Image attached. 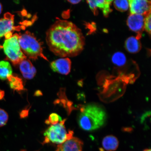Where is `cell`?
<instances>
[{
	"label": "cell",
	"mask_w": 151,
	"mask_h": 151,
	"mask_svg": "<svg viewBox=\"0 0 151 151\" xmlns=\"http://www.w3.org/2000/svg\"><path fill=\"white\" fill-rule=\"evenodd\" d=\"M46 41L51 51L62 58L78 55L85 45L80 28L72 22L59 19L47 31Z\"/></svg>",
	"instance_id": "obj_1"
},
{
	"label": "cell",
	"mask_w": 151,
	"mask_h": 151,
	"mask_svg": "<svg viewBox=\"0 0 151 151\" xmlns=\"http://www.w3.org/2000/svg\"><path fill=\"white\" fill-rule=\"evenodd\" d=\"M106 119V112L102 107L95 104H90L81 109L78 123L84 131H92L102 127Z\"/></svg>",
	"instance_id": "obj_2"
},
{
	"label": "cell",
	"mask_w": 151,
	"mask_h": 151,
	"mask_svg": "<svg viewBox=\"0 0 151 151\" xmlns=\"http://www.w3.org/2000/svg\"><path fill=\"white\" fill-rule=\"evenodd\" d=\"M18 41L22 52L29 59L36 60L40 57L48 61L43 54L42 43L37 40L34 34L27 31L19 34Z\"/></svg>",
	"instance_id": "obj_3"
},
{
	"label": "cell",
	"mask_w": 151,
	"mask_h": 151,
	"mask_svg": "<svg viewBox=\"0 0 151 151\" xmlns=\"http://www.w3.org/2000/svg\"><path fill=\"white\" fill-rule=\"evenodd\" d=\"M66 120L58 123L51 125L45 132L43 143H52L61 145L73 137V132L66 130L65 125Z\"/></svg>",
	"instance_id": "obj_4"
},
{
	"label": "cell",
	"mask_w": 151,
	"mask_h": 151,
	"mask_svg": "<svg viewBox=\"0 0 151 151\" xmlns=\"http://www.w3.org/2000/svg\"><path fill=\"white\" fill-rule=\"evenodd\" d=\"M19 34L16 33L5 40L3 45L4 51L8 60L14 65H17L27 59L22 52L18 41Z\"/></svg>",
	"instance_id": "obj_5"
},
{
	"label": "cell",
	"mask_w": 151,
	"mask_h": 151,
	"mask_svg": "<svg viewBox=\"0 0 151 151\" xmlns=\"http://www.w3.org/2000/svg\"><path fill=\"white\" fill-rule=\"evenodd\" d=\"M145 17L143 15L131 14L128 17L127 24L132 31L137 34L136 37L140 40L144 30V22Z\"/></svg>",
	"instance_id": "obj_6"
},
{
	"label": "cell",
	"mask_w": 151,
	"mask_h": 151,
	"mask_svg": "<svg viewBox=\"0 0 151 151\" xmlns=\"http://www.w3.org/2000/svg\"><path fill=\"white\" fill-rule=\"evenodd\" d=\"M131 14H137L146 16L151 12V2L147 0H129Z\"/></svg>",
	"instance_id": "obj_7"
},
{
	"label": "cell",
	"mask_w": 151,
	"mask_h": 151,
	"mask_svg": "<svg viewBox=\"0 0 151 151\" xmlns=\"http://www.w3.org/2000/svg\"><path fill=\"white\" fill-rule=\"evenodd\" d=\"M71 62L69 58H60L51 62V68L55 72L63 75H67L70 72Z\"/></svg>",
	"instance_id": "obj_8"
},
{
	"label": "cell",
	"mask_w": 151,
	"mask_h": 151,
	"mask_svg": "<svg viewBox=\"0 0 151 151\" xmlns=\"http://www.w3.org/2000/svg\"><path fill=\"white\" fill-rule=\"evenodd\" d=\"M14 16L7 12L4 18L0 19V38L9 34H12L14 29Z\"/></svg>",
	"instance_id": "obj_9"
},
{
	"label": "cell",
	"mask_w": 151,
	"mask_h": 151,
	"mask_svg": "<svg viewBox=\"0 0 151 151\" xmlns=\"http://www.w3.org/2000/svg\"><path fill=\"white\" fill-rule=\"evenodd\" d=\"M83 145L80 139L73 137L58 145L56 151H82Z\"/></svg>",
	"instance_id": "obj_10"
},
{
	"label": "cell",
	"mask_w": 151,
	"mask_h": 151,
	"mask_svg": "<svg viewBox=\"0 0 151 151\" xmlns=\"http://www.w3.org/2000/svg\"><path fill=\"white\" fill-rule=\"evenodd\" d=\"M21 73L24 78L31 80L35 76L36 69L29 60L25 59L20 63Z\"/></svg>",
	"instance_id": "obj_11"
},
{
	"label": "cell",
	"mask_w": 151,
	"mask_h": 151,
	"mask_svg": "<svg viewBox=\"0 0 151 151\" xmlns=\"http://www.w3.org/2000/svg\"><path fill=\"white\" fill-rule=\"evenodd\" d=\"M125 47L126 50L130 53H137L141 50L140 40L135 37H128L126 41Z\"/></svg>",
	"instance_id": "obj_12"
},
{
	"label": "cell",
	"mask_w": 151,
	"mask_h": 151,
	"mask_svg": "<svg viewBox=\"0 0 151 151\" xmlns=\"http://www.w3.org/2000/svg\"><path fill=\"white\" fill-rule=\"evenodd\" d=\"M119 145L118 139L112 135H107L104 138L102 145L106 151H114L117 149Z\"/></svg>",
	"instance_id": "obj_13"
},
{
	"label": "cell",
	"mask_w": 151,
	"mask_h": 151,
	"mask_svg": "<svg viewBox=\"0 0 151 151\" xmlns=\"http://www.w3.org/2000/svg\"><path fill=\"white\" fill-rule=\"evenodd\" d=\"M9 86L14 91L19 92L24 90L23 81L22 79L17 76L11 75L7 78Z\"/></svg>",
	"instance_id": "obj_14"
},
{
	"label": "cell",
	"mask_w": 151,
	"mask_h": 151,
	"mask_svg": "<svg viewBox=\"0 0 151 151\" xmlns=\"http://www.w3.org/2000/svg\"><path fill=\"white\" fill-rule=\"evenodd\" d=\"M112 1L110 0H95V5L98 9L99 8L102 11L103 14L105 17H107L112 12L111 8V5Z\"/></svg>",
	"instance_id": "obj_15"
},
{
	"label": "cell",
	"mask_w": 151,
	"mask_h": 151,
	"mask_svg": "<svg viewBox=\"0 0 151 151\" xmlns=\"http://www.w3.org/2000/svg\"><path fill=\"white\" fill-rule=\"evenodd\" d=\"M12 73V70L10 63L7 61H0V79L6 80Z\"/></svg>",
	"instance_id": "obj_16"
},
{
	"label": "cell",
	"mask_w": 151,
	"mask_h": 151,
	"mask_svg": "<svg viewBox=\"0 0 151 151\" xmlns=\"http://www.w3.org/2000/svg\"><path fill=\"white\" fill-rule=\"evenodd\" d=\"M112 60L113 63L118 67H122L127 63V58L125 55L121 52L115 53L112 56Z\"/></svg>",
	"instance_id": "obj_17"
},
{
	"label": "cell",
	"mask_w": 151,
	"mask_h": 151,
	"mask_svg": "<svg viewBox=\"0 0 151 151\" xmlns=\"http://www.w3.org/2000/svg\"><path fill=\"white\" fill-rule=\"evenodd\" d=\"M115 8L120 12L127 11L129 7V1L127 0H116L113 2Z\"/></svg>",
	"instance_id": "obj_18"
},
{
	"label": "cell",
	"mask_w": 151,
	"mask_h": 151,
	"mask_svg": "<svg viewBox=\"0 0 151 151\" xmlns=\"http://www.w3.org/2000/svg\"><path fill=\"white\" fill-rule=\"evenodd\" d=\"M61 116L55 113H52L50 115L48 120L46 121V123L47 124H50L54 125L62 121Z\"/></svg>",
	"instance_id": "obj_19"
},
{
	"label": "cell",
	"mask_w": 151,
	"mask_h": 151,
	"mask_svg": "<svg viewBox=\"0 0 151 151\" xmlns=\"http://www.w3.org/2000/svg\"><path fill=\"white\" fill-rule=\"evenodd\" d=\"M9 119L8 114L4 109H0V127L6 124Z\"/></svg>",
	"instance_id": "obj_20"
},
{
	"label": "cell",
	"mask_w": 151,
	"mask_h": 151,
	"mask_svg": "<svg viewBox=\"0 0 151 151\" xmlns=\"http://www.w3.org/2000/svg\"><path fill=\"white\" fill-rule=\"evenodd\" d=\"M151 12L145 17L144 22V29L146 30L150 36L151 35Z\"/></svg>",
	"instance_id": "obj_21"
},
{
	"label": "cell",
	"mask_w": 151,
	"mask_h": 151,
	"mask_svg": "<svg viewBox=\"0 0 151 151\" xmlns=\"http://www.w3.org/2000/svg\"><path fill=\"white\" fill-rule=\"evenodd\" d=\"M88 5L89 6L90 8L92 11L95 15L98 14V9L96 7L94 1H87Z\"/></svg>",
	"instance_id": "obj_22"
},
{
	"label": "cell",
	"mask_w": 151,
	"mask_h": 151,
	"mask_svg": "<svg viewBox=\"0 0 151 151\" xmlns=\"http://www.w3.org/2000/svg\"><path fill=\"white\" fill-rule=\"evenodd\" d=\"M28 110H24L22 111L20 114L21 118H24L28 116Z\"/></svg>",
	"instance_id": "obj_23"
},
{
	"label": "cell",
	"mask_w": 151,
	"mask_h": 151,
	"mask_svg": "<svg viewBox=\"0 0 151 151\" xmlns=\"http://www.w3.org/2000/svg\"><path fill=\"white\" fill-rule=\"evenodd\" d=\"M68 1L70 3L72 4H76L80 2L81 1H80V0H76V1H74V0L71 1V0H70V1L69 0V1Z\"/></svg>",
	"instance_id": "obj_24"
},
{
	"label": "cell",
	"mask_w": 151,
	"mask_h": 151,
	"mask_svg": "<svg viewBox=\"0 0 151 151\" xmlns=\"http://www.w3.org/2000/svg\"><path fill=\"white\" fill-rule=\"evenodd\" d=\"M4 92L0 90V100L2 99L4 97Z\"/></svg>",
	"instance_id": "obj_25"
},
{
	"label": "cell",
	"mask_w": 151,
	"mask_h": 151,
	"mask_svg": "<svg viewBox=\"0 0 151 151\" xmlns=\"http://www.w3.org/2000/svg\"><path fill=\"white\" fill-rule=\"evenodd\" d=\"M2 6L1 4L0 3V14H1L2 11Z\"/></svg>",
	"instance_id": "obj_26"
},
{
	"label": "cell",
	"mask_w": 151,
	"mask_h": 151,
	"mask_svg": "<svg viewBox=\"0 0 151 151\" xmlns=\"http://www.w3.org/2000/svg\"><path fill=\"white\" fill-rule=\"evenodd\" d=\"M143 151H151L150 149H146V150H145Z\"/></svg>",
	"instance_id": "obj_27"
}]
</instances>
